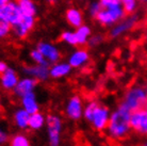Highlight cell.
Instances as JSON below:
<instances>
[{
    "mask_svg": "<svg viewBox=\"0 0 147 146\" xmlns=\"http://www.w3.org/2000/svg\"><path fill=\"white\" fill-rule=\"evenodd\" d=\"M29 117L30 113H28L25 109H18L14 112L13 115V121L15 126L19 129H27L29 128Z\"/></svg>",
    "mask_w": 147,
    "mask_h": 146,
    "instance_id": "obj_19",
    "label": "cell"
},
{
    "mask_svg": "<svg viewBox=\"0 0 147 146\" xmlns=\"http://www.w3.org/2000/svg\"><path fill=\"white\" fill-rule=\"evenodd\" d=\"M99 3L101 7L103 9H108V7H114L121 5V0H99Z\"/></svg>",
    "mask_w": 147,
    "mask_h": 146,
    "instance_id": "obj_28",
    "label": "cell"
},
{
    "mask_svg": "<svg viewBox=\"0 0 147 146\" xmlns=\"http://www.w3.org/2000/svg\"><path fill=\"white\" fill-rule=\"evenodd\" d=\"M88 61H90V55L84 48H79L77 50H75L68 57V63L73 68L84 67L88 63Z\"/></svg>",
    "mask_w": 147,
    "mask_h": 146,
    "instance_id": "obj_14",
    "label": "cell"
},
{
    "mask_svg": "<svg viewBox=\"0 0 147 146\" xmlns=\"http://www.w3.org/2000/svg\"><path fill=\"white\" fill-rule=\"evenodd\" d=\"M130 114L131 112L119 106L110 114V120L106 128V135L111 141L117 142L127 138L131 131L130 127Z\"/></svg>",
    "mask_w": 147,
    "mask_h": 146,
    "instance_id": "obj_1",
    "label": "cell"
},
{
    "mask_svg": "<svg viewBox=\"0 0 147 146\" xmlns=\"http://www.w3.org/2000/svg\"><path fill=\"white\" fill-rule=\"evenodd\" d=\"M46 130L49 146H59L63 130L62 118L57 114H49L46 116Z\"/></svg>",
    "mask_w": 147,
    "mask_h": 146,
    "instance_id": "obj_3",
    "label": "cell"
},
{
    "mask_svg": "<svg viewBox=\"0 0 147 146\" xmlns=\"http://www.w3.org/2000/svg\"><path fill=\"white\" fill-rule=\"evenodd\" d=\"M125 15L126 13L121 4L117 7H108V9L101 7V10L96 15L95 18L100 25L105 26V27H109V26H113L119 20H121L125 17Z\"/></svg>",
    "mask_w": 147,
    "mask_h": 146,
    "instance_id": "obj_4",
    "label": "cell"
},
{
    "mask_svg": "<svg viewBox=\"0 0 147 146\" xmlns=\"http://www.w3.org/2000/svg\"><path fill=\"white\" fill-rule=\"evenodd\" d=\"M147 102V84L136 83L126 90L121 106L130 112L145 108Z\"/></svg>",
    "mask_w": 147,
    "mask_h": 146,
    "instance_id": "obj_2",
    "label": "cell"
},
{
    "mask_svg": "<svg viewBox=\"0 0 147 146\" xmlns=\"http://www.w3.org/2000/svg\"><path fill=\"white\" fill-rule=\"evenodd\" d=\"M138 1H140V2H144V3H147V0H138Z\"/></svg>",
    "mask_w": 147,
    "mask_h": 146,
    "instance_id": "obj_36",
    "label": "cell"
},
{
    "mask_svg": "<svg viewBox=\"0 0 147 146\" xmlns=\"http://www.w3.org/2000/svg\"><path fill=\"white\" fill-rule=\"evenodd\" d=\"M10 146H31V143L25 135H15L10 140Z\"/></svg>",
    "mask_w": 147,
    "mask_h": 146,
    "instance_id": "obj_24",
    "label": "cell"
},
{
    "mask_svg": "<svg viewBox=\"0 0 147 146\" xmlns=\"http://www.w3.org/2000/svg\"><path fill=\"white\" fill-rule=\"evenodd\" d=\"M130 127L136 133L147 138V108H142L131 112Z\"/></svg>",
    "mask_w": 147,
    "mask_h": 146,
    "instance_id": "obj_6",
    "label": "cell"
},
{
    "mask_svg": "<svg viewBox=\"0 0 147 146\" xmlns=\"http://www.w3.org/2000/svg\"><path fill=\"white\" fill-rule=\"evenodd\" d=\"M16 3L18 4L20 11L24 15L35 16L36 14V5L32 0H16Z\"/></svg>",
    "mask_w": 147,
    "mask_h": 146,
    "instance_id": "obj_22",
    "label": "cell"
},
{
    "mask_svg": "<svg viewBox=\"0 0 147 146\" xmlns=\"http://www.w3.org/2000/svg\"><path fill=\"white\" fill-rule=\"evenodd\" d=\"M145 108H147V102H146V106H145Z\"/></svg>",
    "mask_w": 147,
    "mask_h": 146,
    "instance_id": "obj_38",
    "label": "cell"
},
{
    "mask_svg": "<svg viewBox=\"0 0 147 146\" xmlns=\"http://www.w3.org/2000/svg\"><path fill=\"white\" fill-rule=\"evenodd\" d=\"M83 110L84 105L79 95L71 96L66 102L65 106V114L71 121H78L81 117H83Z\"/></svg>",
    "mask_w": 147,
    "mask_h": 146,
    "instance_id": "obj_7",
    "label": "cell"
},
{
    "mask_svg": "<svg viewBox=\"0 0 147 146\" xmlns=\"http://www.w3.org/2000/svg\"><path fill=\"white\" fill-rule=\"evenodd\" d=\"M121 7L126 15H131L138 7V0H121Z\"/></svg>",
    "mask_w": 147,
    "mask_h": 146,
    "instance_id": "obj_27",
    "label": "cell"
},
{
    "mask_svg": "<svg viewBox=\"0 0 147 146\" xmlns=\"http://www.w3.org/2000/svg\"><path fill=\"white\" fill-rule=\"evenodd\" d=\"M100 10H101V5H100L99 1L98 2H93V3H91L90 7H88V13H90V15L92 17L95 18L96 15L99 13Z\"/></svg>",
    "mask_w": 147,
    "mask_h": 146,
    "instance_id": "obj_29",
    "label": "cell"
},
{
    "mask_svg": "<svg viewBox=\"0 0 147 146\" xmlns=\"http://www.w3.org/2000/svg\"><path fill=\"white\" fill-rule=\"evenodd\" d=\"M36 48L40 50V53L44 55V58L47 60V62L50 65L59 62V60L61 59V53H60L59 49L50 43L40 42V44L37 45Z\"/></svg>",
    "mask_w": 147,
    "mask_h": 146,
    "instance_id": "obj_11",
    "label": "cell"
},
{
    "mask_svg": "<svg viewBox=\"0 0 147 146\" xmlns=\"http://www.w3.org/2000/svg\"><path fill=\"white\" fill-rule=\"evenodd\" d=\"M30 58L34 62V64H38V65H44L50 67V64L47 62V60L44 58V55L40 53V50L37 48L31 50V52H30Z\"/></svg>",
    "mask_w": 147,
    "mask_h": 146,
    "instance_id": "obj_23",
    "label": "cell"
},
{
    "mask_svg": "<svg viewBox=\"0 0 147 146\" xmlns=\"http://www.w3.org/2000/svg\"><path fill=\"white\" fill-rule=\"evenodd\" d=\"M139 146H147V139H146V140H144L143 142L141 143V144H140Z\"/></svg>",
    "mask_w": 147,
    "mask_h": 146,
    "instance_id": "obj_34",
    "label": "cell"
},
{
    "mask_svg": "<svg viewBox=\"0 0 147 146\" xmlns=\"http://www.w3.org/2000/svg\"><path fill=\"white\" fill-rule=\"evenodd\" d=\"M0 111H1V100H0Z\"/></svg>",
    "mask_w": 147,
    "mask_h": 146,
    "instance_id": "obj_37",
    "label": "cell"
},
{
    "mask_svg": "<svg viewBox=\"0 0 147 146\" xmlns=\"http://www.w3.org/2000/svg\"><path fill=\"white\" fill-rule=\"evenodd\" d=\"M102 42V36L100 35H91V37L88 41V45L90 47H96Z\"/></svg>",
    "mask_w": 147,
    "mask_h": 146,
    "instance_id": "obj_30",
    "label": "cell"
},
{
    "mask_svg": "<svg viewBox=\"0 0 147 146\" xmlns=\"http://www.w3.org/2000/svg\"><path fill=\"white\" fill-rule=\"evenodd\" d=\"M7 4V2L4 1V0H0V12L2 11V9L4 7V5Z\"/></svg>",
    "mask_w": 147,
    "mask_h": 146,
    "instance_id": "obj_33",
    "label": "cell"
},
{
    "mask_svg": "<svg viewBox=\"0 0 147 146\" xmlns=\"http://www.w3.org/2000/svg\"><path fill=\"white\" fill-rule=\"evenodd\" d=\"M18 81L19 78L16 72L10 67L3 74L0 75V87L3 89L4 91H13L16 84L18 83Z\"/></svg>",
    "mask_w": 147,
    "mask_h": 146,
    "instance_id": "obj_15",
    "label": "cell"
},
{
    "mask_svg": "<svg viewBox=\"0 0 147 146\" xmlns=\"http://www.w3.org/2000/svg\"><path fill=\"white\" fill-rule=\"evenodd\" d=\"M0 15L3 17L5 20H7L10 25L13 27V26L17 25L20 20H22V12L20 11L18 4L14 2V1H10L7 2L4 7L2 9V11L0 12Z\"/></svg>",
    "mask_w": 147,
    "mask_h": 146,
    "instance_id": "obj_8",
    "label": "cell"
},
{
    "mask_svg": "<svg viewBox=\"0 0 147 146\" xmlns=\"http://www.w3.org/2000/svg\"><path fill=\"white\" fill-rule=\"evenodd\" d=\"M46 126V116L40 111L30 114L29 117V129L31 130H40Z\"/></svg>",
    "mask_w": 147,
    "mask_h": 146,
    "instance_id": "obj_20",
    "label": "cell"
},
{
    "mask_svg": "<svg viewBox=\"0 0 147 146\" xmlns=\"http://www.w3.org/2000/svg\"><path fill=\"white\" fill-rule=\"evenodd\" d=\"M7 133L3 128L1 127V125H0V146L3 145L4 143H7Z\"/></svg>",
    "mask_w": 147,
    "mask_h": 146,
    "instance_id": "obj_31",
    "label": "cell"
},
{
    "mask_svg": "<svg viewBox=\"0 0 147 146\" xmlns=\"http://www.w3.org/2000/svg\"><path fill=\"white\" fill-rule=\"evenodd\" d=\"M48 3H50V4H53V3H55L57 2V0H46Z\"/></svg>",
    "mask_w": 147,
    "mask_h": 146,
    "instance_id": "obj_35",
    "label": "cell"
},
{
    "mask_svg": "<svg viewBox=\"0 0 147 146\" xmlns=\"http://www.w3.org/2000/svg\"><path fill=\"white\" fill-rule=\"evenodd\" d=\"M110 111L107 107L100 105L99 102L94 108L91 115L86 121L92 125V127L97 131H105L110 120Z\"/></svg>",
    "mask_w": 147,
    "mask_h": 146,
    "instance_id": "obj_5",
    "label": "cell"
},
{
    "mask_svg": "<svg viewBox=\"0 0 147 146\" xmlns=\"http://www.w3.org/2000/svg\"><path fill=\"white\" fill-rule=\"evenodd\" d=\"M138 22V16L136 15H130L128 17H124V18L119 20L118 22L115 24L113 28L110 31V36L111 37H118L123 35L124 33L128 32L136 26Z\"/></svg>",
    "mask_w": 147,
    "mask_h": 146,
    "instance_id": "obj_10",
    "label": "cell"
},
{
    "mask_svg": "<svg viewBox=\"0 0 147 146\" xmlns=\"http://www.w3.org/2000/svg\"><path fill=\"white\" fill-rule=\"evenodd\" d=\"M24 73L28 77H31L37 81H46L50 77L49 75V67L44 65H27L24 67Z\"/></svg>",
    "mask_w": 147,
    "mask_h": 146,
    "instance_id": "obj_12",
    "label": "cell"
},
{
    "mask_svg": "<svg viewBox=\"0 0 147 146\" xmlns=\"http://www.w3.org/2000/svg\"><path fill=\"white\" fill-rule=\"evenodd\" d=\"M34 25H35V16L24 15L22 20L17 25L12 27V32L18 39H25L34 28Z\"/></svg>",
    "mask_w": 147,
    "mask_h": 146,
    "instance_id": "obj_9",
    "label": "cell"
},
{
    "mask_svg": "<svg viewBox=\"0 0 147 146\" xmlns=\"http://www.w3.org/2000/svg\"><path fill=\"white\" fill-rule=\"evenodd\" d=\"M37 82H38L37 80L28 76L22 78V79H19L18 83L16 84L15 89L13 90V93L15 94V96L20 98V97H22L24 95H26L30 92H34Z\"/></svg>",
    "mask_w": 147,
    "mask_h": 146,
    "instance_id": "obj_13",
    "label": "cell"
},
{
    "mask_svg": "<svg viewBox=\"0 0 147 146\" xmlns=\"http://www.w3.org/2000/svg\"><path fill=\"white\" fill-rule=\"evenodd\" d=\"M75 34H76L78 46H82V45L88 44V39H90L91 35H92V31H91V29H90L88 26L81 25L80 27L76 28Z\"/></svg>",
    "mask_w": 147,
    "mask_h": 146,
    "instance_id": "obj_21",
    "label": "cell"
},
{
    "mask_svg": "<svg viewBox=\"0 0 147 146\" xmlns=\"http://www.w3.org/2000/svg\"><path fill=\"white\" fill-rule=\"evenodd\" d=\"M61 40L66 43V44L70 45V46H78L77 39H76V34L75 31H64L61 34Z\"/></svg>",
    "mask_w": 147,
    "mask_h": 146,
    "instance_id": "obj_26",
    "label": "cell"
},
{
    "mask_svg": "<svg viewBox=\"0 0 147 146\" xmlns=\"http://www.w3.org/2000/svg\"><path fill=\"white\" fill-rule=\"evenodd\" d=\"M12 32V26L0 15V40H3Z\"/></svg>",
    "mask_w": 147,
    "mask_h": 146,
    "instance_id": "obj_25",
    "label": "cell"
},
{
    "mask_svg": "<svg viewBox=\"0 0 147 146\" xmlns=\"http://www.w3.org/2000/svg\"><path fill=\"white\" fill-rule=\"evenodd\" d=\"M7 68H9V66H7V63L3 62V61H0V75L3 74Z\"/></svg>",
    "mask_w": 147,
    "mask_h": 146,
    "instance_id": "obj_32",
    "label": "cell"
},
{
    "mask_svg": "<svg viewBox=\"0 0 147 146\" xmlns=\"http://www.w3.org/2000/svg\"><path fill=\"white\" fill-rule=\"evenodd\" d=\"M20 103H22V109H25L30 114L40 111V105H38L36 95L34 92H30L20 97Z\"/></svg>",
    "mask_w": 147,
    "mask_h": 146,
    "instance_id": "obj_17",
    "label": "cell"
},
{
    "mask_svg": "<svg viewBox=\"0 0 147 146\" xmlns=\"http://www.w3.org/2000/svg\"><path fill=\"white\" fill-rule=\"evenodd\" d=\"M65 18H66V22L74 28H78L81 25H83L82 13L75 7H70L65 12Z\"/></svg>",
    "mask_w": 147,
    "mask_h": 146,
    "instance_id": "obj_18",
    "label": "cell"
},
{
    "mask_svg": "<svg viewBox=\"0 0 147 146\" xmlns=\"http://www.w3.org/2000/svg\"><path fill=\"white\" fill-rule=\"evenodd\" d=\"M73 70V67L67 62H57L50 65L49 67V75L53 79H61L64 77L68 76Z\"/></svg>",
    "mask_w": 147,
    "mask_h": 146,
    "instance_id": "obj_16",
    "label": "cell"
}]
</instances>
